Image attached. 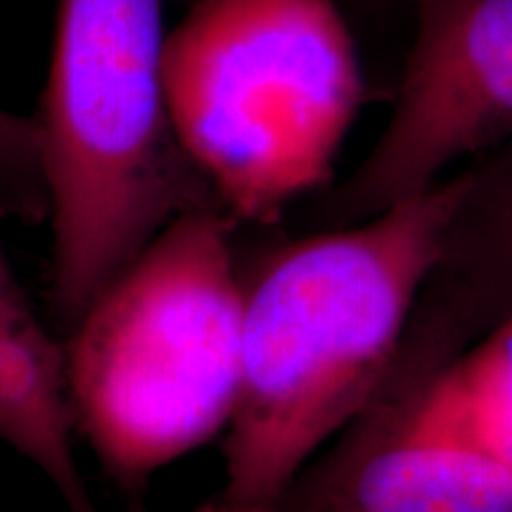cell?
Returning a JSON list of instances; mask_svg holds the SVG:
<instances>
[{
	"label": "cell",
	"mask_w": 512,
	"mask_h": 512,
	"mask_svg": "<svg viewBox=\"0 0 512 512\" xmlns=\"http://www.w3.org/2000/svg\"><path fill=\"white\" fill-rule=\"evenodd\" d=\"M460 185L456 174L366 221L283 242L245 273L216 512H275L373 399L437 266Z\"/></svg>",
	"instance_id": "6da1fadb"
},
{
	"label": "cell",
	"mask_w": 512,
	"mask_h": 512,
	"mask_svg": "<svg viewBox=\"0 0 512 512\" xmlns=\"http://www.w3.org/2000/svg\"><path fill=\"white\" fill-rule=\"evenodd\" d=\"M164 12L166 0H57L34 119L50 292L69 325L171 221L219 204L171 119Z\"/></svg>",
	"instance_id": "7a4b0ae2"
},
{
	"label": "cell",
	"mask_w": 512,
	"mask_h": 512,
	"mask_svg": "<svg viewBox=\"0 0 512 512\" xmlns=\"http://www.w3.org/2000/svg\"><path fill=\"white\" fill-rule=\"evenodd\" d=\"M219 204L171 221L88 302L64 344L79 434L124 491L226 434L245 273Z\"/></svg>",
	"instance_id": "3957f363"
},
{
	"label": "cell",
	"mask_w": 512,
	"mask_h": 512,
	"mask_svg": "<svg viewBox=\"0 0 512 512\" xmlns=\"http://www.w3.org/2000/svg\"><path fill=\"white\" fill-rule=\"evenodd\" d=\"M176 136L238 223H275L330 181L366 98L335 0H195L166 36Z\"/></svg>",
	"instance_id": "277c9868"
},
{
	"label": "cell",
	"mask_w": 512,
	"mask_h": 512,
	"mask_svg": "<svg viewBox=\"0 0 512 512\" xmlns=\"http://www.w3.org/2000/svg\"><path fill=\"white\" fill-rule=\"evenodd\" d=\"M394 110L363 162L320 200L316 230L366 221L512 138V0H413Z\"/></svg>",
	"instance_id": "5b68a950"
},
{
	"label": "cell",
	"mask_w": 512,
	"mask_h": 512,
	"mask_svg": "<svg viewBox=\"0 0 512 512\" xmlns=\"http://www.w3.org/2000/svg\"><path fill=\"white\" fill-rule=\"evenodd\" d=\"M458 358L441 332L411 320L373 399L275 512H512V467L432 411V384Z\"/></svg>",
	"instance_id": "8992f818"
},
{
	"label": "cell",
	"mask_w": 512,
	"mask_h": 512,
	"mask_svg": "<svg viewBox=\"0 0 512 512\" xmlns=\"http://www.w3.org/2000/svg\"><path fill=\"white\" fill-rule=\"evenodd\" d=\"M437 266L420 297L467 347L512 320V138L460 171Z\"/></svg>",
	"instance_id": "52a82bcc"
},
{
	"label": "cell",
	"mask_w": 512,
	"mask_h": 512,
	"mask_svg": "<svg viewBox=\"0 0 512 512\" xmlns=\"http://www.w3.org/2000/svg\"><path fill=\"white\" fill-rule=\"evenodd\" d=\"M64 347L34 318L0 323V439L55 486L69 512H98L76 460Z\"/></svg>",
	"instance_id": "ba28073f"
},
{
	"label": "cell",
	"mask_w": 512,
	"mask_h": 512,
	"mask_svg": "<svg viewBox=\"0 0 512 512\" xmlns=\"http://www.w3.org/2000/svg\"><path fill=\"white\" fill-rule=\"evenodd\" d=\"M441 375L434 408L458 437L512 467V320Z\"/></svg>",
	"instance_id": "9c48e42d"
},
{
	"label": "cell",
	"mask_w": 512,
	"mask_h": 512,
	"mask_svg": "<svg viewBox=\"0 0 512 512\" xmlns=\"http://www.w3.org/2000/svg\"><path fill=\"white\" fill-rule=\"evenodd\" d=\"M0 216L48 219V195L34 117L0 107Z\"/></svg>",
	"instance_id": "30bf717a"
},
{
	"label": "cell",
	"mask_w": 512,
	"mask_h": 512,
	"mask_svg": "<svg viewBox=\"0 0 512 512\" xmlns=\"http://www.w3.org/2000/svg\"><path fill=\"white\" fill-rule=\"evenodd\" d=\"M31 316H36V311L31 309L29 299L24 297L22 287H19L15 275H12L8 261L0 254V323Z\"/></svg>",
	"instance_id": "8fae6325"
}]
</instances>
